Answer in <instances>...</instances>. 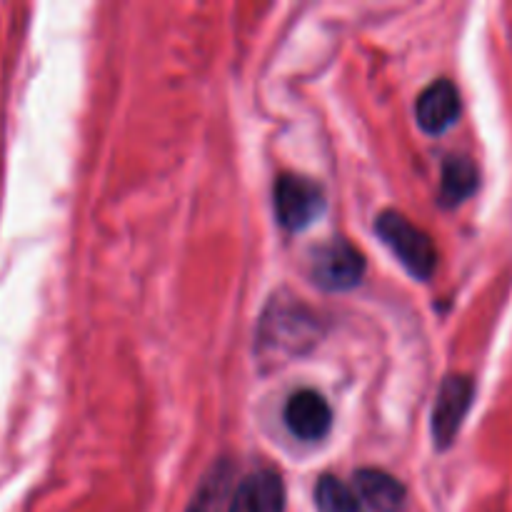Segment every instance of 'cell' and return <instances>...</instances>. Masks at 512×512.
Listing matches in <instances>:
<instances>
[{"mask_svg": "<svg viewBox=\"0 0 512 512\" xmlns=\"http://www.w3.org/2000/svg\"><path fill=\"white\" fill-rule=\"evenodd\" d=\"M315 505L318 512H365L363 500L348 488L343 480L325 475L315 488Z\"/></svg>", "mask_w": 512, "mask_h": 512, "instance_id": "11", "label": "cell"}, {"mask_svg": "<svg viewBox=\"0 0 512 512\" xmlns=\"http://www.w3.org/2000/svg\"><path fill=\"white\" fill-rule=\"evenodd\" d=\"M375 230L413 278L428 280L435 273L438 250H435L433 240L425 230L410 223L403 213H395V210L380 213L375 220Z\"/></svg>", "mask_w": 512, "mask_h": 512, "instance_id": "1", "label": "cell"}, {"mask_svg": "<svg viewBox=\"0 0 512 512\" xmlns=\"http://www.w3.org/2000/svg\"><path fill=\"white\" fill-rule=\"evenodd\" d=\"M478 188V168L468 158H448L440 180V200L443 205H458L468 200Z\"/></svg>", "mask_w": 512, "mask_h": 512, "instance_id": "10", "label": "cell"}, {"mask_svg": "<svg viewBox=\"0 0 512 512\" xmlns=\"http://www.w3.org/2000/svg\"><path fill=\"white\" fill-rule=\"evenodd\" d=\"M415 115H418V125L428 135L445 133L460 115L458 88L450 80H435L420 93Z\"/></svg>", "mask_w": 512, "mask_h": 512, "instance_id": "8", "label": "cell"}, {"mask_svg": "<svg viewBox=\"0 0 512 512\" xmlns=\"http://www.w3.org/2000/svg\"><path fill=\"white\" fill-rule=\"evenodd\" d=\"M358 498L375 512H403L408 503L403 483L378 468H363L355 473Z\"/></svg>", "mask_w": 512, "mask_h": 512, "instance_id": "9", "label": "cell"}, {"mask_svg": "<svg viewBox=\"0 0 512 512\" xmlns=\"http://www.w3.org/2000/svg\"><path fill=\"white\" fill-rule=\"evenodd\" d=\"M325 208V195L315 180L303 175H280L275 183V213L283 228L305 230Z\"/></svg>", "mask_w": 512, "mask_h": 512, "instance_id": "3", "label": "cell"}, {"mask_svg": "<svg viewBox=\"0 0 512 512\" xmlns=\"http://www.w3.org/2000/svg\"><path fill=\"white\" fill-rule=\"evenodd\" d=\"M260 340L275 353H305L318 343V318L300 303H273L265 315Z\"/></svg>", "mask_w": 512, "mask_h": 512, "instance_id": "2", "label": "cell"}, {"mask_svg": "<svg viewBox=\"0 0 512 512\" xmlns=\"http://www.w3.org/2000/svg\"><path fill=\"white\" fill-rule=\"evenodd\" d=\"M228 483H230L228 465L225 463L215 465V470L203 480L200 490L195 493L193 503H190V508L185 512H218L225 493H228Z\"/></svg>", "mask_w": 512, "mask_h": 512, "instance_id": "12", "label": "cell"}, {"mask_svg": "<svg viewBox=\"0 0 512 512\" xmlns=\"http://www.w3.org/2000/svg\"><path fill=\"white\" fill-rule=\"evenodd\" d=\"M365 260L348 240H330L313 253V280L325 290H350L363 280Z\"/></svg>", "mask_w": 512, "mask_h": 512, "instance_id": "4", "label": "cell"}, {"mask_svg": "<svg viewBox=\"0 0 512 512\" xmlns=\"http://www.w3.org/2000/svg\"><path fill=\"white\" fill-rule=\"evenodd\" d=\"M285 483L275 470L248 475L235 490L228 512H283Z\"/></svg>", "mask_w": 512, "mask_h": 512, "instance_id": "7", "label": "cell"}, {"mask_svg": "<svg viewBox=\"0 0 512 512\" xmlns=\"http://www.w3.org/2000/svg\"><path fill=\"white\" fill-rule=\"evenodd\" d=\"M473 393V380L465 378V375H448L443 380L433 408L435 448H450L458 430L463 428V420L468 415L470 405H473Z\"/></svg>", "mask_w": 512, "mask_h": 512, "instance_id": "5", "label": "cell"}, {"mask_svg": "<svg viewBox=\"0 0 512 512\" xmlns=\"http://www.w3.org/2000/svg\"><path fill=\"white\" fill-rule=\"evenodd\" d=\"M285 423L300 440H323L333 428V410L315 390H298L285 405Z\"/></svg>", "mask_w": 512, "mask_h": 512, "instance_id": "6", "label": "cell"}]
</instances>
